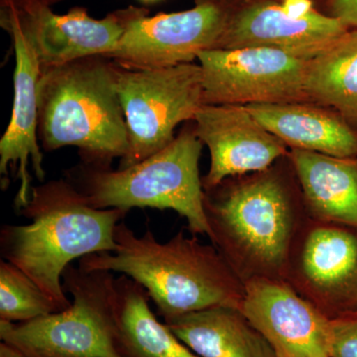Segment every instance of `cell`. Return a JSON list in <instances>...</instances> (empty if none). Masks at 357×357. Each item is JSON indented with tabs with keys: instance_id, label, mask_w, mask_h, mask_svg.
Wrapping results in <instances>:
<instances>
[{
	"instance_id": "1",
	"label": "cell",
	"mask_w": 357,
	"mask_h": 357,
	"mask_svg": "<svg viewBox=\"0 0 357 357\" xmlns=\"http://www.w3.org/2000/svg\"><path fill=\"white\" fill-rule=\"evenodd\" d=\"M211 241L243 283L283 280L296 236L307 217L292 164L225 178L204 191Z\"/></svg>"
},
{
	"instance_id": "2",
	"label": "cell",
	"mask_w": 357,
	"mask_h": 357,
	"mask_svg": "<svg viewBox=\"0 0 357 357\" xmlns=\"http://www.w3.org/2000/svg\"><path fill=\"white\" fill-rule=\"evenodd\" d=\"M116 249L81 258L84 270L122 273L139 284L164 319L215 306L239 309L243 281L213 245L181 230L160 243L147 229L141 236L123 222L114 234Z\"/></svg>"
},
{
	"instance_id": "3",
	"label": "cell",
	"mask_w": 357,
	"mask_h": 357,
	"mask_svg": "<svg viewBox=\"0 0 357 357\" xmlns=\"http://www.w3.org/2000/svg\"><path fill=\"white\" fill-rule=\"evenodd\" d=\"M128 213L93 208L68 180L44 183L33 187L31 199L18 211L31 222L2 227V258L22 270L64 311L72 305L63 287L65 270L77 258L114 252L115 229Z\"/></svg>"
},
{
	"instance_id": "4",
	"label": "cell",
	"mask_w": 357,
	"mask_h": 357,
	"mask_svg": "<svg viewBox=\"0 0 357 357\" xmlns=\"http://www.w3.org/2000/svg\"><path fill=\"white\" fill-rule=\"evenodd\" d=\"M117 66L93 56L41 70L38 135L45 151L79 148L84 165L110 168L128 153Z\"/></svg>"
},
{
	"instance_id": "5",
	"label": "cell",
	"mask_w": 357,
	"mask_h": 357,
	"mask_svg": "<svg viewBox=\"0 0 357 357\" xmlns=\"http://www.w3.org/2000/svg\"><path fill=\"white\" fill-rule=\"evenodd\" d=\"M203 146L194 126L185 128L166 147L135 165L112 170L82 164L69 171L67 180L93 208L173 210L187 220L192 234L211 239L199 170Z\"/></svg>"
},
{
	"instance_id": "6",
	"label": "cell",
	"mask_w": 357,
	"mask_h": 357,
	"mask_svg": "<svg viewBox=\"0 0 357 357\" xmlns=\"http://www.w3.org/2000/svg\"><path fill=\"white\" fill-rule=\"evenodd\" d=\"M115 279L112 272L70 265L62 280L70 307L25 323L0 321L2 342L25 357H128L117 321Z\"/></svg>"
},
{
	"instance_id": "7",
	"label": "cell",
	"mask_w": 357,
	"mask_h": 357,
	"mask_svg": "<svg viewBox=\"0 0 357 357\" xmlns=\"http://www.w3.org/2000/svg\"><path fill=\"white\" fill-rule=\"evenodd\" d=\"M116 88L129 138L128 153L119 169L135 165L166 147L176 137L178 124L192 121L204 105L199 63L152 70L117 66Z\"/></svg>"
},
{
	"instance_id": "8",
	"label": "cell",
	"mask_w": 357,
	"mask_h": 357,
	"mask_svg": "<svg viewBox=\"0 0 357 357\" xmlns=\"http://www.w3.org/2000/svg\"><path fill=\"white\" fill-rule=\"evenodd\" d=\"M204 105H271L310 102L307 61L270 48L201 52Z\"/></svg>"
},
{
	"instance_id": "9",
	"label": "cell",
	"mask_w": 357,
	"mask_h": 357,
	"mask_svg": "<svg viewBox=\"0 0 357 357\" xmlns=\"http://www.w3.org/2000/svg\"><path fill=\"white\" fill-rule=\"evenodd\" d=\"M356 229L309 218L289 255L284 281L330 319L357 305Z\"/></svg>"
},
{
	"instance_id": "10",
	"label": "cell",
	"mask_w": 357,
	"mask_h": 357,
	"mask_svg": "<svg viewBox=\"0 0 357 357\" xmlns=\"http://www.w3.org/2000/svg\"><path fill=\"white\" fill-rule=\"evenodd\" d=\"M142 14L131 21L109 55L128 70H152L194 63L201 52L217 48L229 18L223 0H196L188 10Z\"/></svg>"
},
{
	"instance_id": "11",
	"label": "cell",
	"mask_w": 357,
	"mask_h": 357,
	"mask_svg": "<svg viewBox=\"0 0 357 357\" xmlns=\"http://www.w3.org/2000/svg\"><path fill=\"white\" fill-rule=\"evenodd\" d=\"M349 29L312 0H249L229 7L215 49L270 48L309 61Z\"/></svg>"
},
{
	"instance_id": "12",
	"label": "cell",
	"mask_w": 357,
	"mask_h": 357,
	"mask_svg": "<svg viewBox=\"0 0 357 357\" xmlns=\"http://www.w3.org/2000/svg\"><path fill=\"white\" fill-rule=\"evenodd\" d=\"M1 26L13 41L15 68L13 74V107L10 122L0 139V177L1 188L8 185L9 174L20 181L14 206L20 211L32 197V177L29 167L40 182L45 172L43 153L38 142V84L41 76L36 52L13 15L1 11Z\"/></svg>"
},
{
	"instance_id": "13",
	"label": "cell",
	"mask_w": 357,
	"mask_h": 357,
	"mask_svg": "<svg viewBox=\"0 0 357 357\" xmlns=\"http://www.w3.org/2000/svg\"><path fill=\"white\" fill-rule=\"evenodd\" d=\"M15 17L31 42L41 70L93 56H107L119 46L131 21L149 13L143 7L129 6L96 20L84 7H74L59 15L51 7L31 10L1 9Z\"/></svg>"
},
{
	"instance_id": "14",
	"label": "cell",
	"mask_w": 357,
	"mask_h": 357,
	"mask_svg": "<svg viewBox=\"0 0 357 357\" xmlns=\"http://www.w3.org/2000/svg\"><path fill=\"white\" fill-rule=\"evenodd\" d=\"M241 310L277 357H330L331 319L283 280L244 283Z\"/></svg>"
},
{
	"instance_id": "15",
	"label": "cell",
	"mask_w": 357,
	"mask_h": 357,
	"mask_svg": "<svg viewBox=\"0 0 357 357\" xmlns=\"http://www.w3.org/2000/svg\"><path fill=\"white\" fill-rule=\"evenodd\" d=\"M192 121L211 155L210 170L202 178L204 191L225 178L266 170L290 150L243 105H203Z\"/></svg>"
},
{
	"instance_id": "16",
	"label": "cell",
	"mask_w": 357,
	"mask_h": 357,
	"mask_svg": "<svg viewBox=\"0 0 357 357\" xmlns=\"http://www.w3.org/2000/svg\"><path fill=\"white\" fill-rule=\"evenodd\" d=\"M246 109L289 149L357 158V131L335 109L312 102L249 105Z\"/></svg>"
},
{
	"instance_id": "17",
	"label": "cell",
	"mask_w": 357,
	"mask_h": 357,
	"mask_svg": "<svg viewBox=\"0 0 357 357\" xmlns=\"http://www.w3.org/2000/svg\"><path fill=\"white\" fill-rule=\"evenodd\" d=\"M307 217L357 227V158L290 149Z\"/></svg>"
},
{
	"instance_id": "18",
	"label": "cell",
	"mask_w": 357,
	"mask_h": 357,
	"mask_svg": "<svg viewBox=\"0 0 357 357\" xmlns=\"http://www.w3.org/2000/svg\"><path fill=\"white\" fill-rule=\"evenodd\" d=\"M165 324L199 357H277L237 307H211L166 319Z\"/></svg>"
},
{
	"instance_id": "19",
	"label": "cell",
	"mask_w": 357,
	"mask_h": 357,
	"mask_svg": "<svg viewBox=\"0 0 357 357\" xmlns=\"http://www.w3.org/2000/svg\"><path fill=\"white\" fill-rule=\"evenodd\" d=\"M117 321L128 357H199L150 309L145 289L129 277L115 279Z\"/></svg>"
},
{
	"instance_id": "20",
	"label": "cell",
	"mask_w": 357,
	"mask_h": 357,
	"mask_svg": "<svg viewBox=\"0 0 357 357\" xmlns=\"http://www.w3.org/2000/svg\"><path fill=\"white\" fill-rule=\"evenodd\" d=\"M305 89L310 102L335 109L357 131V29L307 61Z\"/></svg>"
},
{
	"instance_id": "21",
	"label": "cell",
	"mask_w": 357,
	"mask_h": 357,
	"mask_svg": "<svg viewBox=\"0 0 357 357\" xmlns=\"http://www.w3.org/2000/svg\"><path fill=\"white\" fill-rule=\"evenodd\" d=\"M60 312L34 281L10 262H0V321L25 323Z\"/></svg>"
},
{
	"instance_id": "22",
	"label": "cell",
	"mask_w": 357,
	"mask_h": 357,
	"mask_svg": "<svg viewBox=\"0 0 357 357\" xmlns=\"http://www.w3.org/2000/svg\"><path fill=\"white\" fill-rule=\"evenodd\" d=\"M330 357H357V314L331 319Z\"/></svg>"
},
{
	"instance_id": "23",
	"label": "cell",
	"mask_w": 357,
	"mask_h": 357,
	"mask_svg": "<svg viewBox=\"0 0 357 357\" xmlns=\"http://www.w3.org/2000/svg\"><path fill=\"white\" fill-rule=\"evenodd\" d=\"M326 14L357 29V0H326Z\"/></svg>"
},
{
	"instance_id": "24",
	"label": "cell",
	"mask_w": 357,
	"mask_h": 357,
	"mask_svg": "<svg viewBox=\"0 0 357 357\" xmlns=\"http://www.w3.org/2000/svg\"><path fill=\"white\" fill-rule=\"evenodd\" d=\"M63 0H0L1 9L17 11L31 10L38 7H52Z\"/></svg>"
},
{
	"instance_id": "25",
	"label": "cell",
	"mask_w": 357,
	"mask_h": 357,
	"mask_svg": "<svg viewBox=\"0 0 357 357\" xmlns=\"http://www.w3.org/2000/svg\"><path fill=\"white\" fill-rule=\"evenodd\" d=\"M0 357H25L21 352L16 351L10 345L6 342H1L0 344Z\"/></svg>"
},
{
	"instance_id": "26",
	"label": "cell",
	"mask_w": 357,
	"mask_h": 357,
	"mask_svg": "<svg viewBox=\"0 0 357 357\" xmlns=\"http://www.w3.org/2000/svg\"><path fill=\"white\" fill-rule=\"evenodd\" d=\"M229 7L237 6V4L243 3V2L249 1V0H223Z\"/></svg>"
},
{
	"instance_id": "27",
	"label": "cell",
	"mask_w": 357,
	"mask_h": 357,
	"mask_svg": "<svg viewBox=\"0 0 357 357\" xmlns=\"http://www.w3.org/2000/svg\"><path fill=\"white\" fill-rule=\"evenodd\" d=\"M143 3H154V2L159 1V0H140Z\"/></svg>"
}]
</instances>
